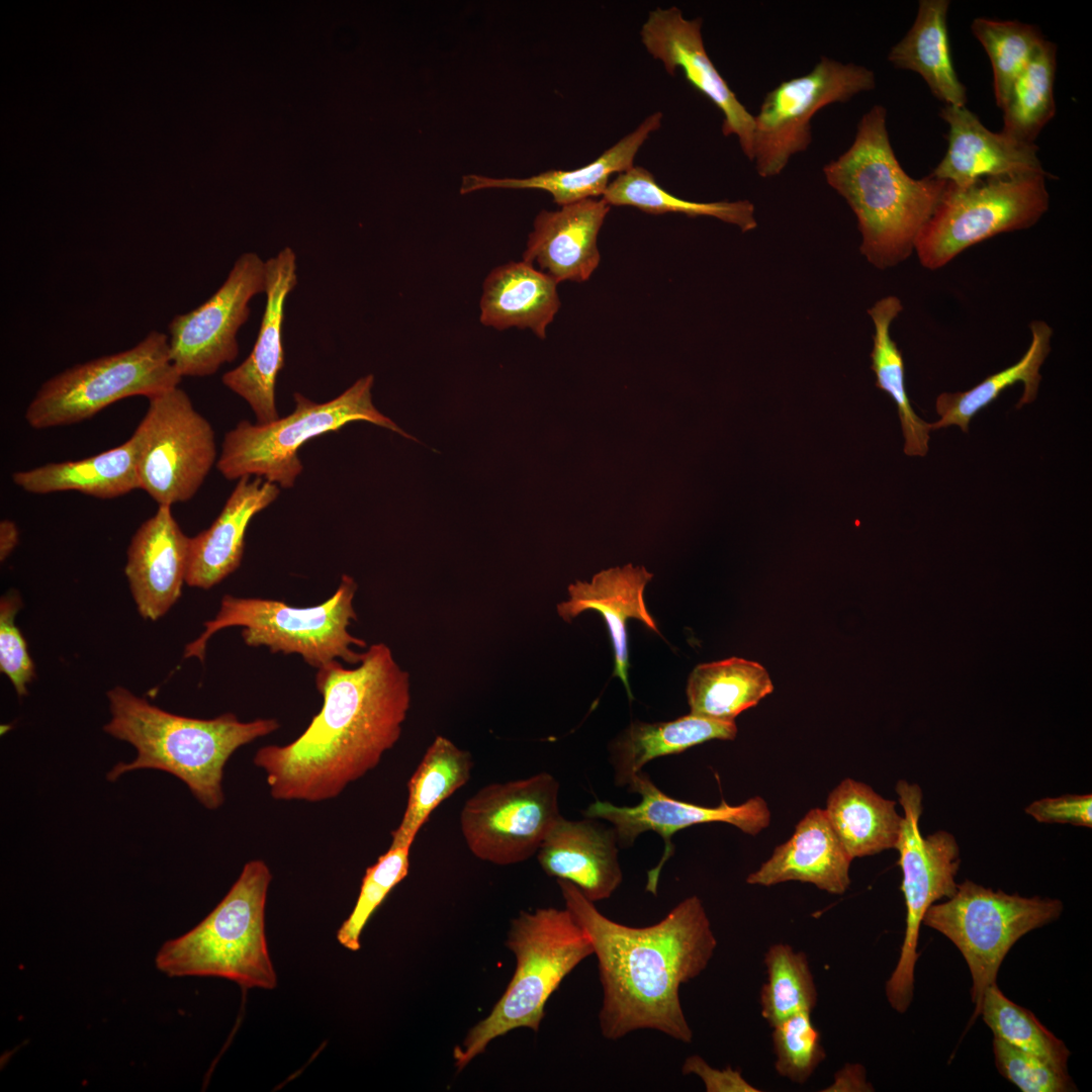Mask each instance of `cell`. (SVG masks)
Masks as SVG:
<instances>
[{"label": "cell", "mask_w": 1092, "mask_h": 1092, "mask_svg": "<svg viewBox=\"0 0 1092 1092\" xmlns=\"http://www.w3.org/2000/svg\"><path fill=\"white\" fill-rule=\"evenodd\" d=\"M321 711L294 741L259 748L253 763L280 801L324 802L375 768L400 737L411 706L410 675L383 643L356 668L333 660L315 675Z\"/></svg>", "instance_id": "obj_1"}, {"label": "cell", "mask_w": 1092, "mask_h": 1092, "mask_svg": "<svg viewBox=\"0 0 1092 1092\" xmlns=\"http://www.w3.org/2000/svg\"><path fill=\"white\" fill-rule=\"evenodd\" d=\"M557 883L565 908L594 946L603 989L602 1035L618 1040L639 1029H652L691 1042L693 1030L679 989L706 970L717 947L700 898H686L655 924L634 927L602 914L572 883Z\"/></svg>", "instance_id": "obj_2"}, {"label": "cell", "mask_w": 1092, "mask_h": 1092, "mask_svg": "<svg viewBox=\"0 0 1092 1092\" xmlns=\"http://www.w3.org/2000/svg\"><path fill=\"white\" fill-rule=\"evenodd\" d=\"M886 121V109L875 105L861 117L852 145L823 168L827 183L856 215L861 253L881 269L911 255L947 185L931 175L914 179L903 170Z\"/></svg>", "instance_id": "obj_3"}, {"label": "cell", "mask_w": 1092, "mask_h": 1092, "mask_svg": "<svg viewBox=\"0 0 1092 1092\" xmlns=\"http://www.w3.org/2000/svg\"><path fill=\"white\" fill-rule=\"evenodd\" d=\"M107 698L111 719L104 731L136 750V757L116 763L107 780L138 769L162 770L182 781L209 810L224 802L223 772L233 753L279 728L275 719L242 722L233 713L213 719L179 716L119 686Z\"/></svg>", "instance_id": "obj_4"}, {"label": "cell", "mask_w": 1092, "mask_h": 1092, "mask_svg": "<svg viewBox=\"0 0 1092 1092\" xmlns=\"http://www.w3.org/2000/svg\"><path fill=\"white\" fill-rule=\"evenodd\" d=\"M272 874L248 861L230 891L195 927L159 949L155 964L169 977H216L242 989L277 986L267 945L265 909Z\"/></svg>", "instance_id": "obj_5"}, {"label": "cell", "mask_w": 1092, "mask_h": 1092, "mask_svg": "<svg viewBox=\"0 0 1092 1092\" xmlns=\"http://www.w3.org/2000/svg\"><path fill=\"white\" fill-rule=\"evenodd\" d=\"M516 970L490 1014L453 1051L460 1071L494 1038L516 1028L538 1031L544 1008L562 980L594 954L590 937L566 909L539 908L512 920L506 942Z\"/></svg>", "instance_id": "obj_6"}, {"label": "cell", "mask_w": 1092, "mask_h": 1092, "mask_svg": "<svg viewBox=\"0 0 1092 1092\" xmlns=\"http://www.w3.org/2000/svg\"><path fill=\"white\" fill-rule=\"evenodd\" d=\"M373 383V375L361 377L337 397L321 403L295 392L290 415L266 424L241 421L224 436L216 462L218 471L230 480L255 475L290 488L303 470L299 448L350 423L368 422L417 440L374 406Z\"/></svg>", "instance_id": "obj_7"}, {"label": "cell", "mask_w": 1092, "mask_h": 1092, "mask_svg": "<svg viewBox=\"0 0 1092 1092\" xmlns=\"http://www.w3.org/2000/svg\"><path fill=\"white\" fill-rule=\"evenodd\" d=\"M356 590L353 577L343 574L335 594L313 607L297 608L281 601L225 595L215 618L205 622L202 634L186 646L184 657L203 660L207 641L214 633L242 626V637L250 647L266 646L272 653H297L317 668L338 657L359 664L364 652L353 650L351 645L364 648L366 642L348 632L351 620L357 618L353 608Z\"/></svg>", "instance_id": "obj_8"}, {"label": "cell", "mask_w": 1092, "mask_h": 1092, "mask_svg": "<svg viewBox=\"0 0 1092 1092\" xmlns=\"http://www.w3.org/2000/svg\"><path fill=\"white\" fill-rule=\"evenodd\" d=\"M1063 910L1059 899L994 891L970 880L927 909L922 924L947 937L969 967L975 1006L971 1023L980 1015L984 993L996 984L1010 948L1026 933L1057 920Z\"/></svg>", "instance_id": "obj_9"}, {"label": "cell", "mask_w": 1092, "mask_h": 1092, "mask_svg": "<svg viewBox=\"0 0 1092 1092\" xmlns=\"http://www.w3.org/2000/svg\"><path fill=\"white\" fill-rule=\"evenodd\" d=\"M181 379L168 336L153 330L127 350L76 364L44 381L25 420L37 430L77 424L123 398H150L177 387Z\"/></svg>", "instance_id": "obj_10"}, {"label": "cell", "mask_w": 1092, "mask_h": 1092, "mask_svg": "<svg viewBox=\"0 0 1092 1092\" xmlns=\"http://www.w3.org/2000/svg\"><path fill=\"white\" fill-rule=\"evenodd\" d=\"M1045 174L980 179L967 187L949 182L914 250L930 270L996 235L1024 230L1049 209Z\"/></svg>", "instance_id": "obj_11"}, {"label": "cell", "mask_w": 1092, "mask_h": 1092, "mask_svg": "<svg viewBox=\"0 0 1092 1092\" xmlns=\"http://www.w3.org/2000/svg\"><path fill=\"white\" fill-rule=\"evenodd\" d=\"M130 436L140 488L158 506L190 500L217 462L214 431L179 386L150 398Z\"/></svg>", "instance_id": "obj_12"}, {"label": "cell", "mask_w": 1092, "mask_h": 1092, "mask_svg": "<svg viewBox=\"0 0 1092 1092\" xmlns=\"http://www.w3.org/2000/svg\"><path fill=\"white\" fill-rule=\"evenodd\" d=\"M896 793L904 811L896 849L902 871L906 926L900 957L886 982L885 992L891 1007L904 1013L913 999L917 945L924 914L935 902L956 893L954 878L961 858L958 841L951 833L938 830L926 837L921 834V788L900 780Z\"/></svg>", "instance_id": "obj_13"}, {"label": "cell", "mask_w": 1092, "mask_h": 1092, "mask_svg": "<svg viewBox=\"0 0 1092 1092\" xmlns=\"http://www.w3.org/2000/svg\"><path fill=\"white\" fill-rule=\"evenodd\" d=\"M558 798L559 783L546 771L482 787L460 812L467 847L477 858L497 866L529 859L562 817Z\"/></svg>", "instance_id": "obj_14"}, {"label": "cell", "mask_w": 1092, "mask_h": 1092, "mask_svg": "<svg viewBox=\"0 0 1092 1092\" xmlns=\"http://www.w3.org/2000/svg\"><path fill=\"white\" fill-rule=\"evenodd\" d=\"M876 86L873 71L821 58L811 72L786 80L765 95L754 115L752 159L759 176L779 175L812 143L811 120L823 107Z\"/></svg>", "instance_id": "obj_15"}, {"label": "cell", "mask_w": 1092, "mask_h": 1092, "mask_svg": "<svg viewBox=\"0 0 1092 1092\" xmlns=\"http://www.w3.org/2000/svg\"><path fill=\"white\" fill-rule=\"evenodd\" d=\"M265 292V261L245 253L220 287L191 311L168 325L172 363L179 374L204 377L233 362L239 354L237 334L250 316V302Z\"/></svg>", "instance_id": "obj_16"}, {"label": "cell", "mask_w": 1092, "mask_h": 1092, "mask_svg": "<svg viewBox=\"0 0 1092 1092\" xmlns=\"http://www.w3.org/2000/svg\"><path fill=\"white\" fill-rule=\"evenodd\" d=\"M639 794L641 801L635 806H617L608 801L597 800L583 811L588 818L608 821L614 828L620 847L631 846L646 831H654L664 843L663 855L657 866L648 873L646 890L654 895L662 867L673 853L671 842L675 832L698 824L723 822L742 832L756 835L770 823V811L759 796L752 797L736 806L724 800L716 807L700 806L673 799L661 792L644 771H639L627 787Z\"/></svg>", "instance_id": "obj_17"}, {"label": "cell", "mask_w": 1092, "mask_h": 1092, "mask_svg": "<svg viewBox=\"0 0 1092 1092\" xmlns=\"http://www.w3.org/2000/svg\"><path fill=\"white\" fill-rule=\"evenodd\" d=\"M701 18L687 19L677 7L650 11L640 35L647 52L666 72L681 69L688 82L723 113L722 132L735 135L751 160L754 115L738 100L709 58L701 32Z\"/></svg>", "instance_id": "obj_18"}, {"label": "cell", "mask_w": 1092, "mask_h": 1092, "mask_svg": "<svg viewBox=\"0 0 1092 1092\" xmlns=\"http://www.w3.org/2000/svg\"><path fill=\"white\" fill-rule=\"evenodd\" d=\"M297 284L296 256L290 247L265 261L264 313L249 356L222 376V383L251 406L257 424L279 418L275 387L284 366L282 341L285 303Z\"/></svg>", "instance_id": "obj_19"}, {"label": "cell", "mask_w": 1092, "mask_h": 1092, "mask_svg": "<svg viewBox=\"0 0 1092 1092\" xmlns=\"http://www.w3.org/2000/svg\"><path fill=\"white\" fill-rule=\"evenodd\" d=\"M190 538L180 529L170 506H159L133 534L126 551L125 576L140 615L156 621L181 596Z\"/></svg>", "instance_id": "obj_20"}, {"label": "cell", "mask_w": 1092, "mask_h": 1092, "mask_svg": "<svg viewBox=\"0 0 1092 1092\" xmlns=\"http://www.w3.org/2000/svg\"><path fill=\"white\" fill-rule=\"evenodd\" d=\"M940 116L949 127L948 147L931 176L967 187L984 178L1046 175L1034 144L989 130L966 106L945 105Z\"/></svg>", "instance_id": "obj_21"}, {"label": "cell", "mask_w": 1092, "mask_h": 1092, "mask_svg": "<svg viewBox=\"0 0 1092 1092\" xmlns=\"http://www.w3.org/2000/svg\"><path fill=\"white\" fill-rule=\"evenodd\" d=\"M603 198H589L542 210L529 235L523 261L562 281H586L600 263L599 232L610 211Z\"/></svg>", "instance_id": "obj_22"}, {"label": "cell", "mask_w": 1092, "mask_h": 1092, "mask_svg": "<svg viewBox=\"0 0 1092 1092\" xmlns=\"http://www.w3.org/2000/svg\"><path fill=\"white\" fill-rule=\"evenodd\" d=\"M614 828L597 819L561 817L537 852L542 870L575 885L592 902L608 899L623 881Z\"/></svg>", "instance_id": "obj_23"}, {"label": "cell", "mask_w": 1092, "mask_h": 1092, "mask_svg": "<svg viewBox=\"0 0 1092 1092\" xmlns=\"http://www.w3.org/2000/svg\"><path fill=\"white\" fill-rule=\"evenodd\" d=\"M851 861L824 810L814 808L798 822L791 838L778 845L770 857L747 876L746 883L770 887L799 881L841 895L850 885Z\"/></svg>", "instance_id": "obj_24"}, {"label": "cell", "mask_w": 1092, "mask_h": 1092, "mask_svg": "<svg viewBox=\"0 0 1092 1092\" xmlns=\"http://www.w3.org/2000/svg\"><path fill=\"white\" fill-rule=\"evenodd\" d=\"M250 477L238 479L210 527L190 538L186 574L189 586L208 589L239 568L251 520L279 496L277 484Z\"/></svg>", "instance_id": "obj_25"}, {"label": "cell", "mask_w": 1092, "mask_h": 1092, "mask_svg": "<svg viewBox=\"0 0 1092 1092\" xmlns=\"http://www.w3.org/2000/svg\"><path fill=\"white\" fill-rule=\"evenodd\" d=\"M652 576L645 567L631 564L603 570L594 575L590 581L569 584V600L557 605L558 615L566 622L586 610L602 614L613 645V675L622 680L630 699L627 621L637 619L651 631L660 634L643 598L645 585Z\"/></svg>", "instance_id": "obj_26"}, {"label": "cell", "mask_w": 1092, "mask_h": 1092, "mask_svg": "<svg viewBox=\"0 0 1092 1092\" xmlns=\"http://www.w3.org/2000/svg\"><path fill=\"white\" fill-rule=\"evenodd\" d=\"M662 113L646 117L632 132L606 150L592 163L574 170H550L528 178H492L477 174L463 176L461 194L474 191L503 189H537L550 193L558 205H566L604 195L614 173L633 167L634 158L649 138L661 125Z\"/></svg>", "instance_id": "obj_27"}, {"label": "cell", "mask_w": 1092, "mask_h": 1092, "mask_svg": "<svg viewBox=\"0 0 1092 1092\" xmlns=\"http://www.w3.org/2000/svg\"><path fill=\"white\" fill-rule=\"evenodd\" d=\"M557 283L533 265L509 262L485 278L480 323L496 330L530 329L541 339L560 307Z\"/></svg>", "instance_id": "obj_28"}, {"label": "cell", "mask_w": 1092, "mask_h": 1092, "mask_svg": "<svg viewBox=\"0 0 1092 1092\" xmlns=\"http://www.w3.org/2000/svg\"><path fill=\"white\" fill-rule=\"evenodd\" d=\"M734 721H719L689 714L668 722H632L610 744L614 783L627 788L642 767L660 756L678 754L706 741L733 740Z\"/></svg>", "instance_id": "obj_29"}, {"label": "cell", "mask_w": 1092, "mask_h": 1092, "mask_svg": "<svg viewBox=\"0 0 1092 1092\" xmlns=\"http://www.w3.org/2000/svg\"><path fill=\"white\" fill-rule=\"evenodd\" d=\"M12 480L29 493L72 490L102 499L114 498L140 488L135 444L130 437L88 458L14 472Z\"/></svg>", "instance_id": "obj_30"}, {"label": "cell", "mask_w": 1092, "mask_h": 1092, "mask_svg": "<svg viewBox=\"0 0 1092 1092\" xmlns=\"http://www.w3.org/2000/svg\"><path fill=\"white\" fill-rule=\"evenodd\" d=\"M824 812L852 859L896 848L902 816L895 801L870 786L849 778L841 781L830 792Z\"/></svg>", "instance_id": "obj_31"}, {"label": "cell", "mask_w": 1092, "mask_h": 1092, "mask_svg": "<svg viewBox=\"0 0 1092 1092\" xmlns=\"http://www.w3.org/2000/svg\"><path fill=\"white\" fill-rule=\"evenodd\" d=\"M947 0H921L915 21L895 44L888 60L897 68L918 73L932 94L945 105L965 106L967 90L952 66L947 35Z\"/></svg>", "instance_id": "obj_32"}, {"label": "cell", "mask_w": 1092, "mask_h": 1092, "mask_svg": "<svg viewBox=\"0 0 1092 1092\" xmlns=\"http://www.w3.org/2000/svg\"><path fill=\"white\" fill-rule=\"evenodd\" d=\"M774 691L767 670L739 657L701 663L690 673L687 699L691 714L734 721Z\"/></svg>", "instance_id": "obj_33"}, {"label": "cell", "mask_w": 1092, "mask_h": 1092, "mask_svg": "<svg viewBox=\"0 0 1092 1092\" xmlns=\"http://www.w3.org/2000/svg\"><path fill=\"white\" fill-rule=\"evenodd\" d=\"M472 767L468 751L437 736L408 781L406 807L391 844L412 846L432 812L469 781Z\"/></svg>", "instance_id": "obj_34"}, {"label": "cell", "mask_w": 1092, "mask_h": 1092, "mask_svg": "<svg viewBox=\"0 0 1092 1092\" xmlns=\"http://www.w3.org/2000/svg\"><path fill=\"white\" fill-rule=\"evenodd\" d=\"M1031 342L1021 359L1002 371L963 392L941 393L936 398L940 419L930 424L931 430L958 426L968 432L971 420L991 404L1008 387L1022 382L1024 390L1016 407L1032 402L1041 380L1039 369L1051 351L1052 328L1043 321L1030 323Z\"/></svg>", "instance_id": "obj_35"}, {"label": "cell", "mask_w": 1092, "mask_h": 1092, "mask_svg": "<svg viewBox=\"0 0 1092 1092\" xmlns=\"http://www.w3.org/2000/svg\"><path fill=\"white\" fill-rule=\"evenodd\" d=\"M902 309L903 305L896 296L881 298L869 309L875 326L871 368L876 375V386L886 392L897 406L905 439L904 453L908 456H925L930 424L921 420L911 405L905 386L903 356L890 335L891 324Z\"/></svg>", "instance_id": "obj_36"}, {"label": "cell", "mask_w": 1092, "mask_h": 1092, "mask_svg": "<svg viewBox=\"0 0 1092 1092\" xmlns=\"http://www.w3.org/2000/svg\"><path fill=\"white\" fill-rule=\"evenodd\" d=\"M602 198L611 206H633L650 214L679 212L712 216L737 225L742 232L756 228L754 205L748 200L696 202L669 194L643 167H632L610 182Z\"/></svg>", "instance_id": "obj_37"}, {"label": "cell", "mask_w": 1092, "mask_h": 1092, "mask_svg": "<svg viewBox=\"0 0 1092 1092\" xmlns=\"http://www.w3.org/2000/svg\"><path fill=\"white\" fill-rule=\"evenodd\" d=\"M1057 48L1044 40L1012 85L1003 107L1002 132L1016 141L1033 144L1041 128L1054 117V81Z\"/></svg>", "instance_id": "obj_38"}, {"label": "cell", "mask_w": 1092, "mask_h": 1092, "mask_svg": "<svg viewBox=\"0 0 1092 1092\" xmlns=\"http://www.w3.org/2000/svg\"><path fill=\"white\" fill-rule=\"evenodd\" d=\"M767 980L760 990L761 1015L772 1027L787 1017L812 1012L817 1003V989L803 951L787 943H775L764 956Z\"/></svg>", "instance_id": "obj_39"}, {"label": "cell", "mask_w": 1092, "mask_h": 1092, "mask_svg": "<svg viewBox=\"0 0 1092 1092\" xmlns=\"http://www.w3.org/2000/svg\"><path fill=\"white\" fill-rule=\"evenodd\" d=\"M980 1015L994 1036L1067 1071L1071 1053L1064 1041L1051 1032L1030 1010L1007 998L997 984L986 989Z\"/></svg>", "instance_id": "obj_40"}, {"label": "cell", "mask_w": 1092, "mask_h": 1092, "mask_svg": "<svg viewBox=\"0 0 1092 1092\" xmlns=\"http://www.w3.org/2000/svg\"><path fill=\"white\" fill-rule=\"evenodd\" d=\"M971 28L989 56L996 103L1003 109L1015 80L1045 39L1036 27L1019 21L980 17Z\"/></svg>", "instance_id": "obj_41"}, {"label": "cell", "mask_w": 1092, "mask_h": 1092, "mask_svg": "<svg viewBox=\"0 0 1092 1092\" xmlns=\"http://www.w3.org/2000/svg\"><path fill=\"white\" fill-rule=\"evenodd\" d=\"M411 847L390 844L386 852L366 870L355 906L337 931L342 946L352 951L361 947L360 937L367 922L408 873Z\"/></svg>", "instance_id": "obj_42"}, {"label": "cell", "mask_w": 1092, "mask_h": 1092, "mask_svg": "<svg viewBox=\"0 0 1092 1092\" xmlns=\"http://www.w3.org/2000/svg\"><path fill=\"white\" fill-rule=\"evenodd\" d=\"M772 1028L776 1071L794 1083L807 1082L826 1058L821 1034L811 1019V1012L795 1013Z\"/></svg>", "instance_id": "obj_43"}, {"label": "cell", "mask_w": 1092, "mask_h": 1092, "mask_svg": "<svg viewBox=\"0 0 1092 1092\" xmlns=\"http://www.w3.org/2000/svg\"><path fill=\"white\" fill-rule=\"evenodd\" d=\"M992 1044L998 1072L1020 1091H1077L1068 1071L1060 1070L1043 1059L1021 1051L997 1036L993 1037Z\"/></svg>", "instance_id": "obj_44"}, {"label": "cell", "mask_w": 1092, "mask_h": 1092, "mask_svg": "<svg viewBox=\"0 0 1092 1092\" xmlns=\"http://www.w3.org/2000/svg\"><path fill=\"white\" fill-rule=\"evenodd\" d=\"M22 606L17 592H9L0 600V670L11 681L19 697L27 695V686L35 677V668L27 644L15 624Z\"/></svg>", "instance_id": "obj_45"}, {"label": "cell", "mask_w": 1092, "mask_h": 1092, "mask_svg": "<svg viewBox=\"0 0 1092 1092\" xmlns=\"http://www.w3.org/2000/svg\"><path fill=\"white\" fill-rule=\"evenodd\" d=\"M1024 812L1040 823L1092 827V795L1066 794L1030 803Z\"/></svg>", "instance_id": "obj_46"}, {"label": "cell", "mask_w": 1092, "mask_h": 1092, "mask_svg": "<svg viewBox=\"0 0 1092 1092\" xmlns=\"http://www.w3.org/2000/svg\"><path fill=\"white\" fill-rule=\"evenodd\" d=\"M681 1072L684 1075H697L703 1081L708 1092L759 1091L742 1077L741 1072L733 1070L730 1066L724 1070L712 1068L698 1055L686 1059Z\"/></svg>", "instance_id": "obj_47"}, {"label": "cell", "mask_w": 1092, "mask_h": 1092, "mask_svg": "<svg viewBox=\"0 0 1092 1092\" xmlns=\"http://www.w3.org/2000/svg\"><path fill=\"white\" fill-rule=\"evenodd\" d=\"M830 1090L845 1091H872L871 1084L866 1079V1072L860 1065H847L836 1075L834 1084Z\"/></svg>", "instance_id": "obj_48"}, {"label": "cell", "mask_w": 1092, "mask_h": 1092, "mask_svg": "<svg viewBox=\"0 0 1092 1092\" xmlns=\"http://www.w3.org/2000/svg\"><path fill=\"white\" fill-rule=\"evenodd\" d=\"M19 532L14 522L3 520L0 523V559L5 560L18 543Z\"/></svg>", "instance_id": "obj_49"}]
</instances>
